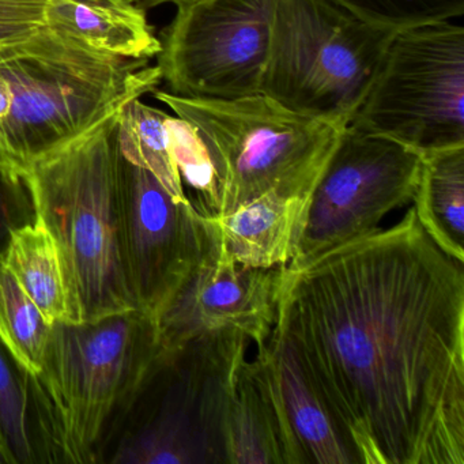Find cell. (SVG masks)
<instances>
[{
	"label": "cell",
	"mask_w": 464,
	"mask_h": 464,
	"mask_svg": "<svg viewBox=\"0 0 464 464\" xmlns=\"http://www.w3.org/2000/svg\"><path fill=\"white\" fill-rule=\"evenodd\" d=\"M463 267L414 208L281 266L274 327L357 464H464Z\"/></svg>",
	"instance_id": "1"
},
{
	"label": "cell",
	"mask_w": 464,
	"mask_h": 464,
	"mask_svg": "<svg viewBox=\"0 0 464 464\" xmlns=\"http://www.w3.org/2000/svg\"><path fill=\"white\" fill-rule=\"evenodd\" d=\"M119 112L32 165L24 176L36 219L61 254L72 323L138 309L119 213Z\"/></svg>",
	"instance_id": "4"
},
{
	"label": "cell",
	"mask_w": 464,
	"mask_h": 464,
	"mask_svg": "<svg viewBox=\"0 0 464 464\" xmlns=\"http://www.w3.org/2000/svg\"><path fill=\"white\" fill-rule=\"evenodd\" d=\"M412 202L426 235L464 265V145L420 154Z\"/></svg>",
	"instance_id": "16"
},
{
	"label": "cell",
	"mask_w": 464,
	"mask_h": 464,
	"mask_svg": "<svg viewBox=\"0 0 464 464\" xmlns=\"http://www.w3.org/2000/svg\"><path fill=\"white\" fill-rule=\"evenodd\" d=\"M48 0H0L2 23H44Z\"/></svg>",
	"instance_id": "24"
},
{
	"label": "cell",
	"mask_w": 464,
	"mask_h": 464,
	"mask_svg": "<svg viewBox=\"0 0 464 464\" xmlns=\"http://www.w3.org/2000/svg\"><path fill=\"white\" fill-rule=\"evenodd\" d=\"M53 324L0 263V342L26 373L42 371Z\"/></svg>",
	"instance_id": "20"
},
{
	"label": "cell",
	"mask_w": 464,
	"mask_h": 464,
	"mask_svg": "<svg viewBox=\"0 0 464 464\" xmlns=\"http://www.w3.org/2000/svg\"><path fill=\"white\" fill-rule=\"evenodd\" d=\"M276 0H198L178 9L159 53L168 92L229 100L260 93Z\"/></svg>",
	"instance_id": "10"
},
{
	"label": "cell",
	"mask_w": 464,
	"mask_h": 464,
	"mask_svg": "<svg viewBox=\"0 0 464 464\" xmlns=\"http://www.w3.org/2000/svg\"><path fill=\"white\" fill-rule=\"evenodd\" d=\"M311 195L273 189L227 216H205L219 248L233 262L273 268L292 260Z\"/></svg>",
	"instance_id": "15"
},
{
	"label": "cell",
	"mask_w": 464,
	"mask_h": 464,
	"mask_svg": "<svg viewBox=\"0 0 464 464\" xmlns=\"http://www.w3.org/2000/svg\"><path fill=\"white\" fill-rule=\"evenodd\" d=\"M208 252L157 319L160 343L178 346L202 334L232 328L259 347L276 323L281 266L252 268L233 262L219 248L208 222Z\"/></svg>",
	"instance_id": "12"
},
{
	"label": "cell",
	"mask_w": 464,
	"mask_h": 464,
	"mask_svg": "<svg viewBox=\"0 0 464 464\" xmlns=\"http://www.w3.org/2000/svg\"><path fill=\"white\" fill-rule=\"evenodd\" d=\"M37 23H2L0 21V48L28 42L42 29Z\"/></svg>",
	"instance_id": "25"
},
{
	"label": "cell",
	"mask_w": 464,
	"mask_h": 464,
	"mask_svg": "<svg viewBox=\"0 0 464 464\" xmlns=\"http://www.w3.org/2000/svg\"><path fill=\"white\" fill-rule=\"evenodd\" d=\"M45 31L75 48L123 61L161 53L146 10L135 0H48Z\"/></svg>",
	"instance_id": "14"
},
{
	"label": "cell",
	"mask_w": 464,
	"mask_h": 464,
	"mask_svg": "<svg viewBox=\"0 0 464 464\" xmlns=\"http://www.w3.org/2000/svg\"><path fill=\"white\" fill-rule=\"evenodd\" d=\"M249 342L227 328L161 346L105 461L227 464L225 418Z\"/></svg>",
	"instance_id": "6"
},
{
	"label": "cell",
	"mask_w": 464,
	"mask_h": 464,
	"mask_svg": "<svg viewBox=\"0 0 464 464\" xmlns=\"http://www.w3.org/2000/svg\"><path fill=\"white\" fill-rule=\"evenodd\" d=\"M161 82L149 61L96 55L44 26L28 42L0 48V170L24 179Z\"/></svg>",
	"instance_id": "3"
},
{
	"label": "cell",
	"mask_w": 464,
	"mask_h": 464,
	"mask_svg": "<svg viewBox=\"0 0 464 464\" xmlns=\"http://www.w3.org/2000/svg\"><path fill=\"white\" fill-rule=\"evenodd\" d=\"M194 132L211 172L203 216H227L273 191L311 195L342 130L297 115L265 94L216 100L154 91Z\"/></svg>",
	"instance_id": "5"
},
{
	"label": "cell",
	"mask_w": 464,
	"mask_h": 464,
	"mask_svg": "<svg viewBox=\"0 0 464 464\" xmlns=\"http://www.w3.org/2000/svg\"><path fill=\"white\" fill-rule=\"evenodd\" d=\"M0 464H12L10 463L9 455H7L6 450H5L2 442H0Z\"/></svg>",
	"instance_id": "27"
},
{
	"label": "cell",
	"mask_w": 464,
	"mask_h": 464,
	"mask_svg": "<svg viewBox=\"0 0 464 464\" xmlns=\"http://www.w3.org/2000/svg\"><path fill=\"white\" fill-rule=\"evenodd\" d=\"M0 263L17 279L50 324L72 323V305L61 254L40 221L13 233Z\"/></svg>",
	"instance_id": "18"
},
{
	"label": "cell",
	"mask_w": 464,
	"mask_h": 464,
	"mask_svg": "<svg viewBox=\"0 0 464 464\" xmlns=\"http://www.w3.org/2000/svg\"><path fill=\"white\" fill-rule=\"evenodd\" d=\"M355 17L399 32L464 14V0H334Z\"/></svg>",
	"instance_id": "22"
},
{
	"label": "cell",
	"mask_w": 464,
	"mask_h": 464,
	"mask_svg": "<svg viewBox=\"0 0 464 464\" xmlns=\"http://www.w3.org/2000/svg\"><path fill=\"white\" fill-rule=\"evenodd\" d=\"M118 192L130 286L138 309L157 320L208 252L210 229L192 200L176 199L121 154Z\"/></svg>",
	"instance_id": "11"
},
{
	"label": "cell",
	"mask_w": 464,
	"mask_h": 464,
	"mask_svg": "<svg viewBox=\"0 0 464 464\" xmlns=\"http://www.w3.org/2000/svg\"><path fill=\"white\" fill-rule=\"evenodd\" d=\"M178 121L162 111L127 102L118 115V145L127 161L153 173L179 200H187L178 161Z\"/></svg>",
	"instance_id": "19"
},
{
	"label": "cell",
	"mask_w": 464,
	"mask_h": 464,
	"mask_svg": "<svg viewBox=\"0 0 464 464\" xmlns=\"http://www.w3.org/2000/svg\"><path fill=\"white\" fill-rule=\"evenodd\" d=\"M140 6L143 9H149V7L160 6V5H175L178 9L180 7L188 6V5L195 4L198 0H135Z\"/></svg>",
	"instance_id": "26"
},
{
	"label": "cell",
	"mask_w": 464,
	"mask_h": 464,
	"mask_svg": "<svg viewBox=\"0 0 464 464\" xmlns=\"http://www.w3.org/2000/svg\"><path fill=\"white\" fill-rule=\"evenodd\" d=\"M420 154L390 138L346 126L314 184L295 255L287 265L379 230L391 211L409 205Z\"/></svg>",
	"instance_id": "9"
},
{
	"label": "cell",
	"mask_w": 464,
	"mask_h": 464,
	"mask_svg": "<svg viewBox=\"0 0 464 464\" xmlns=\"http://www.w3.org/2000/svg\"><path fill=\"white\" fill-rule=\"evenodd\" d=\"M224 442L227 464H286L276 412L248 360L238 372L227 406Z\"/></svg>",
	"instance_id": "17"
},
{
	"label": "cell",
	"mask_w": 464,
	"mask_h": 464,
	"mask_svg": "<svg viewBox=\"0 0 464 464\" xmlns=\"http://www.w3.org/2000/svg\"><path fill=\"white\" fill-rule=\"evenodd\" d=\"M252 369L262 382L284 440L286 464H357L320 393L292 347L273 327Z\"/></svg>",
	"instance_id": "13"
},
{
	"label": "cell",
	"mask_w": 464,
	"mask_h": 464,
	"mask_svg": "<svg viewBox=\"0 0 464 464\" xmlns=\"http://www.w3.org/2000/svg\"><path fill=\"white\" fill-rule=\"evenodd\" d=\"M161 349L140 309L94 322L55 323L42 371L31 376L43 463H102Z\"/></svg>",
	"instance_id": "2"
},
{
	"label": "cell",
	"mask_w": 464,
	"mask_h": 464,
	"mask_svg": "<svg viewBox=\"0 0 464 464\" xmlns=\"http://www.w3.org/2000/svg\"><path fill=\"white\" fill-rule=\"evenodd\" d=\"M0 442L12 464L43 463L32 407L31 374L0 342Z\"/></svg>",
	"instance_id": "21"
},
{
	"label": "cell",
	"mask_w": 464,
	"mask_h": 464,
	"mask_svg": "<svg viewBox=\"0 0 464 464\" xmlns=\"http://www.w3.org/2000/svg\"><path fill=\"white\" fill-rule=\"evenodd\" d=\"M34 221L36 206L26 181L0 170V255L15 230Z\"/></svg>",
	"instance_id": "23"
},
{
	"label": "cell",
	"mask_w": 464,
	"mask_h": 464,
	"mask_svg": "<svg viewBox=\"0 0 464 464\" xmlns=\"http://www.w3.org/2000/svg\"><path fill=\"white\" fill-rule=\"evenodd\" d=\"M395 34L334 0H276L260 93L297 115L344 129Z\"/></svg>",
	"instance_id": "7"
},
{
	"label": "cell",
	"mask_w": 464,
	"mask_h": 464,
	"mask_svg": "<svg viewBox=\"0 0 464 464\" xmlns=\"http://www.w3.org/2000/svg\"><path fill=\"white\" fill-rule=\"evenodd\" d=\"M350 126L420 154L464 145V28L396 32Z\"/></svg>",
	"instance_id": "8"
}]
</instances>
